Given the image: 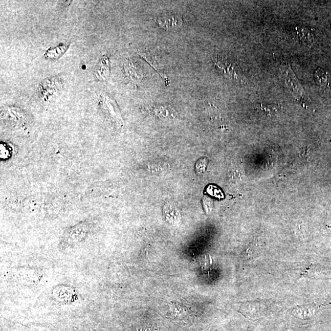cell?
Here are the masks:
<instances>
[{
	"mask_svg": "<svg viewBox=\"0 0 331 331\" xmlns=\"http://www.w3.org/2000/svg\"><path fill=\"white\" fill-rule=\"evenodd\" d=\"M215 66L219 72L230 79L240 83H246L247 80L243 71L233 60L228 58L217 57L213 60Z\"/></svg>",
	"mask_w": 331,
	"mask_h": 331,
	"instance_id": "obj_1",
	"label": "cell"
},
{
	"mask_svg": "<svg viewBox=\"0 0 331 331\" xmlns=\"http://www.w3.org/2000/svg\"><path fill=\"white\" fill-rule=\"evenodd\" d=\"M281 81L283 82L284 88L287 90L293 97L296 98L301 97L304 90L300 85L298 80L297 79L295 74L289 64H283L278 68Z\"/></svg>",
	"mask_w": 331,
	"mask_h": 331,
	"instance_id": "obj_2",
	"label": "cell"
},
{
	"mask_svg": "<svg viewBox=\"0 0 331 331\" xmlns=\"http://www.w3.org/2000/svg\"><path fill=\"white\" fill-rule=\"evenodd\" d=\"M62 91V83L57 77L43 80L38 89L39 97L46 101L57 97Z\"/></svg>",
	"mask_w": 331,
	"mask_h": 331,
	"instance_id": "obj_3",
	"label": "cell"
},
{
	"mask_svg": "<svg viewBox=\"0 0 331 331\" xmlns=\"http://www.w3.org/2000/svg\"><path fill=\"white\" fill-rule=\"evenodd\" d=\"M52 296L61 304H70L76 301L77 293L72 287L60 285L54 288L52 291Z\"/></svg>",
	"mask_w": 331,
	"mask_h": 331,
	"instance_id": "obj_4",
	"label": "cell"
},
{
	"mask_svg": "<svg viewBox=\"0 0 331 331\" xmlns=\"http://www.w3.org/2000/svg\"><path fill=\"white\" fill-rule=\"evenodd\" d=\"M87 233V226L85 224L77 225L70 229L68 236L65 237L66 242L71 246L80 242L85 239Z\"/></svg>",
	"mask_w": 331,
	"mask_h": 331,
	"instance_id": "obj_5",
	"label": "cell"
},
{
	"mask_svg": "<svg viewBox=\"0 0 331 331\" xmlns=\"http://www.w3.org/2000/svg\"><path fill=\"white\" fill-rule=\"evenodd\" d=\"M98 97L102 110L106 111L114 119L117 120V122H121L122 120L120 117V114L116 109V104L114 103V100H112V98L104 94H98Z\"/></svg>",
	"mask_w": 331,
	"mask_h": 331,
	"instance_id": "obj_6",
	"label": "cell"
},
{
	"mask_svg": "<svg viewBox=\"0 0 331 331\" xmlns=\"http://www.w3.org/2000/svg\"><path fill=\"white\" fill-rule=\"evenodd\" d=\"M124 69L126 76L128 77L129 81L135 85L140 84L143 75L140 68H139L137 64L131 60H126L124 62Z\"/></svg>",
	"mask_w": 331,
	"mask_h": 331,
	"instance_id": "obj_7",
	"label": "cell"
},
{
	"mask_svg": "<svg viewBox=\"0 0 331 331\" xmlns=\"http://www.w3.org/2000/svg\"><path fill=\"white\" fill-rule=\"evenodd\" d=\"M157 21L160 27L169 30L180 27L183 23L181 17L178 15H163L158 18Z\"/></svg>",
	"mask_w": 331,
	"mask_h": 331,
	"instance_id": "obj_8",
	"label": "cell"
},
{
	"mask_svg": "<svg viewBox=\"0 0 331 331\" xmlns=\"http://www.w3.org/2000/svg\"><path fill=\"white\" fill-rule=\"evenodd\" d=\"M110 75V63L109 58L107 56H103L101 58L94 71L95 78L105 81L109 78Z\"/></svg>",
	"mask_w": 331,
	"mask_h": 331,
	"instance_id": "obj_9",
	"label": "cell"
},
{
	"mask_svg": "<svg viewBox=\"0 0 331 331\" xmlns=\"http://www.w3.org/2000/svg\"><path fill=\"white\" fill-rule=\"evenodd\" d=\"M314 76L315 81L320 87L324 89L328 86L330 77L329 73L327 71L318 68L315 71Z\"/></svg>",
	"mask_w": 331,
	"mask_h": 331,
	"instance_id": "obj_10",
	"label": "cell"
},
{
	"mask_svg": "<svg viewBox=\"0 0 331 331\" xmlns=\"http://www.w3.org/2000/svg\"><path fill=\"white\" fill-rule=\"evenodd\" d=\"M68 48V45H60L57 48L49 49L46 51L45 57L50 59H57L60 57Z\"/></svg>",
	"mask_w": 331,
	"mask_h": 331,
	"instance_id": "obj_11",
	"label": "cell"
}]
</instances>
